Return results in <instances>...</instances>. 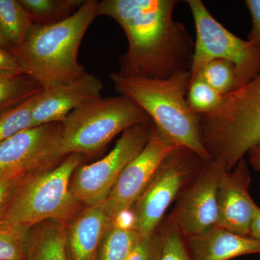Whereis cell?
I'll return each mask as SVG.
<instances>
[{
	"mask_svg": "<svg viewBox=\"0 0 260 260\" xmlns=\"http://www.w3.org/2000/svg\"><path fill=\"white\" fill-rule=\"evenodd\" d=\"M178 0H103L99 16L120 25L128 41L119 59V73L126 76L164 80L189 71L194 42L173 13Z\"/></svg>",
	"mask_w": 260,
	"mask_h": 260,
	"instance_id": "obj_1",
	"label": "cell"
},
{
	"mask_svg": "<svg viewBox=\"0 0 260 260\" xmlns=\"http://www.w3.org/2000/svg\"><path fill=\"white\" fill-rule=\"evenodd\" d=\"M99 1L85 0L79 9L66 20L48 25H35L27 40L10 52L24 73L43 89L64 85L87 74L78 61L84 35L99 16Z\"/></svg>",
	"mask_w": 260,
	"mask_h": 260,
	"instance_id": "obj_2",
	"label": "cell"
},
{
	"mask_svg": "<svg viewBox=\"0 0 260 260\" xmlns=\"http://www.w3.org/2000/svg\"><path fill=\"white\" fill-rule=\"evenodd\" d=\"M110 79L116 91L136 103L168 141L189 149L203 160L211 159L202 140L198 114L186 100L190 70L164 80L126 76L116 72L110 75Z\"/></svg>",
	"mask_w": 260,
	"mask_h": 260,
	"instance_id": "obj_3",
	"label": "cell"
},
{
	"mask_svg": "<svg viewBox=\"0 0 260 260\" xmlns=\"http://www.w3.org/2000/svg\"><path fill=\"white\" fill-rule=\"evenodd\" d=\"M203 145L228 172L260 143V73L242 88L224 95L213 112L198 115Z\"/></svg>",
	"mask_w": 260,
	"mask_h": 260,
	"instance_id": "obj_4",
	"label": "cell"
},
{
	"mask_svg": "<svg viewBox=\"0 0 260 260\" xmlns=\"http://www.w3.org/2000/svg\"><path fill=\"white\" fill-rule=\"evenodd\" d=\"M151 121L128 97H101L70 113L61 122L60 153L93 154L131 126Z\"/></svg>",
	"mask_w": 260,
	"mask_h": 260,
	"instance_id": "obj_5",
	"label": "cell"
},
{
	"mask_svg": "<svg viewBox=\"0 0 260 260\" xmlns=\"http://www.w3.org/2000/svg\"><path fill=\"white\" fill-rule=\"evenodd\" d=\"M81 158L80 154H71L54 169L36 174L15 191L3 223L29 228L49 219L58 221L69 216L78 200L70 190V180Z\"/></svg>",
	"mask_w": 260,
	"mask_h": 260,
	"instance_id": "obj_6",
	"label": "cell"
},
{
	"mask_svg": "<svg viewBox=\"0 0 260 260\" xmlns=\"http://www.w3.org/2000/svg\"><path fill=\"white\" fill-rule=\"evenodd\" d=\"M196 29L190 71L194 74L209 61L224 59L235 66L237 89L260 73V49L243 40L219 23L201 0H188Z\"/></svg>",
	"mask_w": 260,
	"mask_h": 260,
	"instance_id": "obj_7",
	"label": "cell"
},
{
	"mask_svg": "<svg viewBox=\"0 0 260 260\" xmlns=\"http://www.w3.org/2000/svg\"><path fill=\"white\" fill-rule=\"evenodd\" d=\"M204 161L206 160L183 147H176L171 151L132 208L136 232L143 237H150L156 232L169 205Z\"/></svg>",
	"mask_w": 260,
	"mask_h": 260,
	"instance_id": "obj_8",
	"label": "cell"
},
{
	"mask_svg": "<svg viewBox=\"0 0 260 260\" xmlns=\"http://www.w3.org/2000/svg\"><path fill=\"white\" fill-rule=\"evenodd\" d=\"M152 129V121L131 126L104 158L77 168L70 185L75 198L89 207L102 204L124 168L145 148Z\"/></svg>",
	"mask_w": 260,
	"mask_h": 260,
	"instance_id": "obj_9",
	"label": "cell"
},
{
	"mask_svg": "<svg viewBox=\"0 0 260 260\" xmlns=\"http://www.w3.org/2000/svg\"><path fill=\"white\" fill-rule=\"evenodd\" d=\"M61 122L49 123L19 132L0 143V179L18 180L47 171L63 158Z\"/></svg>",
	"mask_w": 260,
	"mask_h": 260,
	"instance_id": "obj_10",
	"label": "cell"
},
{
	"mask_svg": "<svg viewBox=\"0 0 260 260\" xmlns=\"http://www.w3.org/2000/svg\"><path fill=\"white\" fill-rule=\"evenodd\" d=\"M225 165L210 159L203 164L197 178L181 194L171 222L186 238L206 232L217 225V193Z\"/></svg>",
	"mask_w": 260,
	"mask_h": 260,
	"instance_id": "obj_11",
	"label": "cell"
},
{
	"mask_svg": "<svg viewBox=\"0 0 260 260\" xmlns=\"http://www.w3.org/2000/svg\"><path fill=\"white\" fill-rule=\"evenodd\" d=\"M176 147L162 136L153 124L151 135L145 148L124 168L102 203L112 220L118 214L133 208L164 159Z\"/></svg>",
	"mask_w": 260,
	"mask_h": 260,
	"instance_id": "obj_12",
	"label": "cell"
},
{
	"mask_svg": "<svg viewBox=\"0 0 260 260\" xmlns=\"http://www.w3.org/2000/svg\"><path fill=\"white\" fill-rule=\"evenodd\" d=\"M251 175L242 158L234 170L224 172L217 193V225L236 234L249 236L251 220L257 206L249 192Z\"/></svg>",
	"mask_w": 260,
	"mask_h": 260,
	"instance_id": "obj_13",
	"label": "cell"
},
{
	"mask_svg": "<svg viewBox=\"0 0 260 260\" xmlns=\"http://www.w3.org/2000/svg\"><path fill=\"white\" fill-rule=\"evenodd\" d=\"M103 88L102 80L87 73L72 83L43 89L32 108V127L62 122L75 109L102 97Z\"/></svg>",
	"mask_w": 260,
	"mask_h": 260,
	"instance_id": "obj_14",
	"label": "cell"
},
{
	"mask_svg": "<svg viewBox=\"0 0 260 260\" xmlns=\"http://www.w3.org/2000/svg\"><path fill=\"white\" fill-rule=\"evenodd\" d=\"M192 260H230L246 254H260V242L215 225L206 232L187 237Z\"/></svg>",
	"mask_w": 260,
	"mask_h": 260,
	"instance_id": "obj_15",
	"label": "cell"
},
{
	"mask_svg": "<svg viewBox=\"0 0 260 260\" xmlns=\"http://www.w3.org/2000/svg\"><path fill=\"white\" fill-rule=\"evenodd\" d=\"M112 221L102 204L85 210L67 232L73 260H95L98 247Z\"/></svg>",
	"mask_w": 260,
	"mask_h": 260,
	"instance_id": "obj_16",
	"label": "cell"
},
{
	"mask_svg": "<svg viewBox=\"0 0 260 260\" xmlns=\"http://www.w3.org/2000/svg\"><path fill=\"white\" fill-rule=\"evenodd\" d=\"M44 224L29 239L30 260H68L67 231L61 224Z\"/></svg>",
	"mask_w": 260,
	"mask_h": 260,
	"instance_id": "obj_17",
	"label": "cell"
},
{
	"mask_svg": "<svg viewBox=\"0 0 260 260\" xmlns=\"http://www.w3.org/2000/svg\"><path fill=\"white\" fill-rule=\"evenodd\" d=\"M35 24L20 0H0V34L10 49L25 42Z\"/></svg>",
	"mask_w": 260,
	"mask_h": 260,
	"instance_id": "obj_18",
	"label": "cell"
},
{
	"mask_svg": "<svg viewBox=\"0 0 260 260\" xmlns=\"http://www.w3.org/2000/svg\"><path fill=\"white\" fill-rule=\"evenodd\" d=\"M43 88L27 74L0 77V116L42 93Z\"/></svg>",
	"mask_w": 260,
	"mask_h": 260,
	"instance_id": "obj_19",
	"label": "cell"
},
{
	"mask_svg": "<svg viewBox=\"0 0 260 260\" xmlns=\"http://www.w3.org/2000/svg\"><path fill=\"white\" fill-rule=\"evenodd\" d=\"M85 0H20L35 25L59 23L79 9Z\"/></svg>",
	"mask_w": 260,
	"mask_h": 260,
	"instance_id": "obj_20",
	"label": "cell"
},
{
	"mask_svg": "<svg viewBox=\"0 0 260 260\" xmlns=\"http://www.w3.org/2000/svg\"><path fill=\"white\" fill-rule=\"evenodd\" d=\"M142 236L111 223L100 244L99 260H126Z\"/></svg>",
	"mask_w": 260,
	"mask_h": 260,
	"instance_id": "obj_21",
	"label": "cell"
},
{
	"mask_svg": "<svg viewBox=\"0 0 260 260\" xmlns=\"http://www.w3.org/2000/svg\"><path fill=\"white\" fill-rule=\"evenodd\" d=\"M191 75L199 77L223 96L237 90L235 66L224 59L210 61Z\"/></svg>",
	"mask_w": 260,
	"mask_h": 260,
	"instance_id": "obj_22",
	"label": "cell"
},
{
	"mask_svg": "<svg viewBox=\"0 0 260 260\" xmlns=\"http://www.w3.org/2000/svg\"><path fill=\"white\" fill-rule=\"evenodd\" d=\"M223 95L198 76L191 75L186 100L191 110L198 115L213 112L220 105Z\"/></svg>",
	"mask_w": 260,
	"mask_h": 260,
	"instance_id": "obj_23",
	"label": "cell"
},
{
	"mask_svg": "<svg viewBox=\"0 0 260 260\" xmlns=\"http://www.w3.org/2000/svg\"><path fill=\"white\" fill-rule=\"evenodd\" d=\"M40 93L0 116V143L22 130L32 127V108Z\"/></svg>",
	"mask_w": 260,
	"mask_h": 260,
	"instance_id": "obj_24",
	"label": "cell"
},
{
	"mask_svg": "<svg viewBox=\"0 0 260 260\" xmlns=\"http://www.w3.org/2000/svg\"><path fill=\"white\" fill-rule=\"evenodd\" d=\"M28 227L0 224V260H22Z\"/></svg>",
	"mask_w": 260,
	"mask_h": 260,
	"instance_id": "obj_25",
	"label": "cell"
},
{
	"mask_svg": "<svg viewBox=\"0 0 260 260\" xmlns=\"http://www.w3.org/2000/svg\"><path fill=\"white\" fill-rule=\"evenodd\" d=\"M162 249L159 260H192L183 235L172 222L161 232Z\"/></svg>",
	"mask_w": 260,
	"mask_h": 260,
	"instance_id": "obj_26",
	"label": "cell"
},
{
	"mask_svg": "<svg viewBox=\"0 0 260 260\" xmlns=\"http://www.w3.org/2000/svg\"><path fill=\"white\" fill-rule=\"evenodd\" d=\"M162 249L161 233L143 237L126 260H159Z\"/></svg>",
	"mask_w": 260,
	"mask_h": 260,
	"instance_id": "obj_27",
	"label": "cell"
},
{
	"mask_svg": "<svg viewBox=\"0 0 260 260\" xmlns=\"http://www.w3.org/2000/svg\"><path fill=\"white\" fill-rule=\"evenodd\" d=\"M25 74L16 57L9 50L0 47V77Z\"/></svg>",
	"mask_w": 260,
	"mask_h": 260,
	"instance_id": "obj_28",
	"label": "cell"
},
{
	"mask_svg": "<svg viewBox=\"0 0 260 260\" xmlns=\"http://www.w3.org/2000/svg\"><path fill=\"white\" fill-rule=\"evenodd\" d=\"M245 4L252 20L247 40L260 49V0H246Z\"/></svg>",
	"mask_w": 260,
	"mask_h": 260,
	"instance_id": "obj_29",
	"label": "cell"
},
{
	"mask_svg": "<svg viewBox=\"0 0 260 260\" xmlns=\"http://www.w3.org/2000/svg\"><path fill=\"white\" fill-rule=\"evenodd\" d=\"M18 181L0 179V221H3L10 201L16 191Z\"/></svg>",
	"mask_w": 260,
	"mask_h": 260,
	"instance_id": "obj_30",
	"label": "cell"
},
{
	"mask_svg": "<svg viewBox=\"0 0 260 260\" xmlns=\"http://www.w3.org/2000/svg\"><path fill=\"white\" fill-rule=\"evenodd\" d=\"M113 223L116 226L126 230H135V218L133 210H124L113 219Z\"/></svg>",
	"mask_w": 260,
	"mask_h": 260,
	"instance_id": "obj_31",
	"label": "cell"
},
{
	"mask_svg": "<svg viewBox=\"0 0 260 260\" xmlns=\"http://www.w3.org/2000/svg\"><path fill=\"white\" fill-rule=\"evenodd\" d=\"M250 237L257 239L260 242V208L256 206L253 215L250 226Z\"/></svg>",
	"mask_w": 260,
	"mask_h": 260,
	"instance_id": "obj_32",
	"label": "cell"
},
{
	"mask_svg": "<svg viewBox=\"0 0 260 260\" xmlns=\"http://www.w3.org/2000/svg\"><path fill=\"white\" fill-rule=\"evenodd\" d=\"M249 155V162L257 172H260V143L248 152Z\"/></svg>",
	"mask_w": 260,
	"mask_h": 260,
	"instance_id": "obj_33",
	"label": "cell"
},
{
	"mask_svg": "<svg viewBox=\"0 0 260 260\" xmlns=\"http://www.w3.org/2000/svg\"><path fill=\"white\" fill-rule=\"evenodd\" d=\"M0 47L4 48V49H6L8 48V49H10L9 44H8L6 41L3 39V37L1 36V34H0Z\"/></svg>",
	"mask_w": 260,
	"mask_h": 260,
	"instance_id": "obj_34",
	"label": "cell"
},
{
	"mask_svg": "<svg viewBox=\"0 0 260 260\" xmlns=\"http://www.w3.org/2000/svg\"><path fill=\"white\" fill-rule=\"evenodd\" d=\"M2 222H3V221H0V224H1V223H2Z\"/></svg>",
	"mask_w": 260,
	"mask_h": 260,
	"instance_id": "obj_35",
	"label": "cell"
}]
</instances>
